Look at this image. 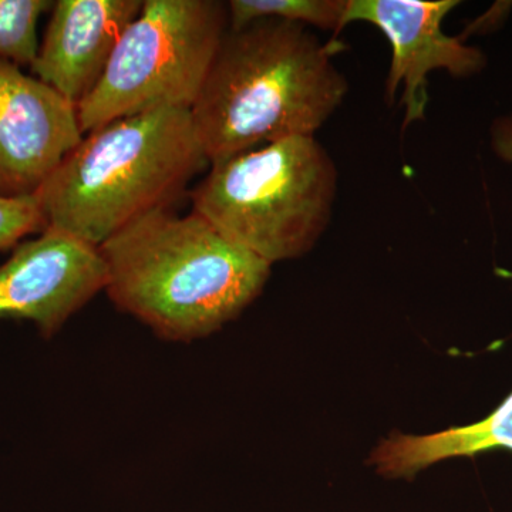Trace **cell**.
<instances>
[{"instance_id":"5b68a950","label":"cell","mask_w":512,"mask_h":512,"mask_svg":"<svg viewBox=\"0 0 512 512\" xmlns=\"http://www.w3.org/2000/svg\"><path fill=\"white\" fill-rule=\"evenodd\" d=\"M228 29L227 3L144 0L96 89L77 107L84 136L137 114L191 110Z\"/></svg>"},{"instance_id":"9c48e42d","label":"cell","mask_w":512,"mask_h":512,"mask_svg":"<svg viewBox=\"0 0 512 512\" xmlns=\"http://www.w3.org/2000/svg\"><path fill=\"white\" fill-rule=\"evenodd\" d=\"M143 0H57L32 76L79 107L96 89Z\"/></svg>"},{"instance_id":"7a4b0ae2","label":"cell","mask_w":512,"mask_h":512,"mask_svg":"<svg viewBox=\"0 0 512 512\" xmlns=\"http://www.w3.org/2000/svg\"><path fill=\"white\" fill-rule=\"evenodd\" d=\"M111 302L161 339L207 338L264 291L271 264L191 211L158 210L99 247Z\"/></svg>"},{"instance_id":"5bb4252c","label":"cell","mask_w":512,"mask_h":512,"mask_svg":"<svg viewBox=\"0 0 512 512\" xmlns=\"http://www.w3.org/2000/svg\"><path fill=\"white\" fill-rule=\"evenodd\" d=\"M491 148L495 156L512 164V114L497 117L490 128Z\"/></svg>"},{"instance_id":"30bf717a","label":"cell","mask_w":512,"mask_h":512,"mask_svg":"<svg viewBox=\"0 0 512 512\" xmlns=\"http://www.w3.org/2000/svg\"><path fill=\"white\" fill-rule=\"evenodd\" d=\"M512 453V392L493 413L470 426L427 434H393L370 458L382 476L412 478L419 471L453 457H474L493 450Z\"/></svg>"},{"instance_id":"277c9868","label":"cell","mask_w":512,"mask_h":512,"mask_svg":"<svg viewBox=\"0 0 512 512\" xmlns=\"http://www.w3.org/2000/svg\"><path fill=\"white\" fill-rule=\"evenodd\" d=\"M338 170L315 136L285 138L210 165L192 211L268 264L311 251L328 228Z\"/></svg>"},{"instance_id":"8992f818","label":"cell","mask_w":512,"mask_h":512,"mask_svg":"<svg viewBox=\"0 0 512 512\" xmlns=\"http://www.w3.org/2000/svg\"><path fill=\"white\" fill-rule=\"evenodd\" d=\"M457 0H348L345 28L353 22L376 26L392 45V63L386 79V101L392 103L403 87L402 130L426 117L427 76L446 70L458 79L476 76L487 66L480 49L468 46L441 29Z\"/></svg>"},{"instance_id":"ba28073f","label":"cell","mask_w":512,"mask_h":512,"mask_svg":"<svg viewBox=\"0 0 512 512\" xmlns=\"http://www.w3.org/2000/svg\"><path fill=\"white\" fill-rule=\"evenodd\" d=\"M83 137L76 106L0 60V197H35Z\"/></svg>"},{"instance_id":"52a82bcc","label":"cell","mask_w":512,"mask_h":512,"mask_svg":"<svg viewBox=\"0 0 512 512\" xmlns=\"http://www.w3.org/2000/svg\"><path fill=\"white\" fill-rule=\"evenodd\" d=\"M104 288L99 248L45 229L0 265V319L29 320L50 339Z\"/></svg>"},{"instance_id":"6da1fadb","label":"cell","mask_w":512,"mask_h":512,"mask_svg":"<svg viewBox=\"0 0 512 512\" xmlns=\"http://www.w3.org/2000/svg\"><path fill=\"white\" fill-rule=\"evenodd\" d=\"M333 45L279 19L228 29L190 110L208 164L315 136L349 90L333 63Z\"/></svg>"},{"instance_id":"8fae6325","label":"cell","mask_w":512,"mask_h":512,"mask_svg":"<svg viewBox=\"0 0 512 512\" xmlns=\"http://www.w3.org/2000/svg\"><path fill=\"white\" fill-rule=\"evenodd\" d=\"M229 29L244 28L261 19H279L339 35L345 29L348 0H231Z\"/></svg>"},{"instance_id":"7c38bea8","label":"cell","mask_w":512,"mask_h":512,"mask_svg":"<svg viewBox=\"0 0 512 512\" xmlns=\"http://www.w3.org/2000/svg\"><path fill=\"white\" fill-rule=\"evenodd\" d=\"M50 0H0V60L32 66L39 50L37 25L52 10Z\"/></svg>"},{"instance_id":"4fadbf2b","label":"cell","mask_w":512,"mask_h":512,"mask_svg":"<svg viewBox=\"0 0 512 512\" xmlns=\"http://www.w3.org/2000/svg\"><path fill=\"white\" fill-rule=\"evenodd\" d=\"M46 221L39 200L0 197V252L20 244L29 234L45 231Z\"/></svg>"},{"instance_id":"3957f363","label":"cell","mask_w":512,"mask_h":512,"mask_svg":"<svg viewBox=\"0 0 512 512\" xmlns=\"http://www.w3.org/2000/svg\"><path fill=\"white\" fill-rule=\"evenodd\" d=\"M205 165L190 110L150 111L87 133L36 198L46 229L99 248L151 212L170 210Z\"/></svg>"}]
</instances>
